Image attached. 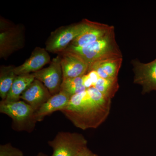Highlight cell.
I'll use <instances>...</instances> for the list:
<instances>
[{"mask_svg":"<svg viewBox=\"0 0 156 156\" xmlns=\"http://www.w3.org/2000/svg\"><path fill=\"white\" fill-rule=\"evenodd\" d=\"M111 100L92 87L72 96L67 106L60 112L76 128L95 129L108 117Z\"/></svg>","mask_w":156,"mask_h":156,"instance_id":"1","label":"cell"},{"mask_svg":"<svg viewBox=\"0 0 156 156\" xmlns=\"http://www.w3.org/2000/svg\"><path fill=\"white\" fill-rule=\"evenodd\" d=\"M65 50L79 55L89 66L105 59L123 57L115 37L114 28L102 38L83 47L69 46Z\"/></svg>","mask_w":156,"mask_h":156,"instance_id":"2","label":"cell"},{"mask_svg":"<svg viewBox=\"0 0 156 156\" xmlns=\"http://www.w3.org/2000/svg\"><path fill=\"white\" fill-rule=\"evenodd\" d=\"M0 112L10 117L12 120V128L17 131L30 133L34 131L36 123L35 112L23 101L0 102Z\"/></svg>","mask_w":156,"mask_h":156,"instance_id":"3","label":"cell"},{"mask_svg":"<svg viewBox=\"0 0 156 156\" xmlns=\"http://www.w3.org/2000/svg\"><path fill=\"white\" fill-rule=\"evenodd\" d=\"M25 44L24 27L13 24L1 17L0 57L7 59L12 53L23 48Z\"/></svg>","mask_w":156,"mask_h":156,"instance_id":"4","label":"cell"},{"mask_svg":"<svg viewBox=\"0 0 156 156\" xmlns=\"http://www.w3.org/2000/svg\"><path fill=\"white\" fill-rule=\"evenodd\" d=\"M87 139L77 132L60 131L48 145L53 149L52 156H78L83 149L87 147Z\"/></svg>","mask_w":156,"mask_h":156,"instance_id":"5","label":"cell"},{"mask_svg":"<svg viewBox=\"0 0 156 156\" xmlns=\"http://www.w3.org/2000/svg\"><path fill=\"white\" fill-rule=\"evenodd\" d=\"M85 27L83 20L78 23L58 27L51 33L46 42L45 49L50 53H62L82 33Z\"/></svg>","mask_w":156,"mask_h":156,"instance_id":"6","label":"cell"},{"mask_svg":"<svg viewBox=\"0 0 156 156\" xmlns=\"http://www.w3.org/2000/svg\"><path fill=\"white\" fill-rule=\"evenodd\" d=\"M33 74L36 79L41 81L47 87L52 95L58 93L63 80L59 54L52 59L48 67Z\"/></svg>","mask_w":156,"mask_h":156,"instance_id":"7","label":"cell"},{"mask_svg":"<svg viewBox=\"0 0 156 156\" xmlns=\"http://www.w3.org/2000/svg\"><path fill=\"white\" fill-rule=\"evenodd\" d=\"M134 83L141 86L142 93L156 91V58L144 63L137 59L132 60Z\"/></svg>","mask_w":156,"mask_h":156,"instance_id":"8","label":"cell"},{"mask_svg":"<svg viewBox=\"0 0 156 156\" xmlns=\"http://www.w3.org/2000/svg\"><path fill=\"white\" fill-rule=\"evenodd\" d=\"M83 21L85 24L84 30L69 46L75 47L87 46L104 37L114 28L113 26L94 22L87 19H83Z\"/></svg>","mask_w":156,"mask_h":156,"instance_id":"9","label":"cell"},{"mask_svg":"<svg viewBox=\"0 0 156 156\" xmlns=\"http://www.w3.org/2000/svg\"><path fill=\"white\" fill-rule=\"evenodd\" d=\"M63 79L82 77L87 74L89 66L79 55L65 50L59 53Z\"/></svg>","mask_w":156,"mask_h":156,"instance_id":"10","label":"cell"},{"mask_svg":"<svg viewBox=\"0 0 156 156\" xmlns=\"http://www.w3.org/2000/svg\"><path fill=\"white\" fill-rule=\"evenodd\" d=\"M52 96L44 84L35 79L23 93L20 99L29 105L36 112Z\"/></svg>","mask_w":156,"mask_h":156,"instance_id":"11","label":"cell"},{"mask_svg":"<svg viewBox=\"0 0 156 156\" xmlns=\"http://www.w3.org/2000/svg\"><path fill=\"white\" fill-rule=\"evenodd\" d=\"M48 52L45 48L36 47L28 59L21 65L15 67L16 75L33 73L42 69V67L51 61Z\"/></svg>","mask_w":156,"mask_h":156,"instance_id":"12","label":"cell"},{"mask_svg":"<svg viewBox=\"0 0 156 156\" xmlns=\"http://www.w3.org/2000/svg\"><path fill=\"white\" fill-rule=\"evenodd\" d=\"M71 95L64 92L60 91L42 105L35 112V116L37 122L43 121L45 117L49 115L54 112L61 111L67 106Z\"/></svg>","mask_w":156,"mask_h":156,"instance_id":"13","label":"cell"},{"mask_svg":"<svg viewBox=\"0 0 156 156\" xmlns=\"http://www.w3.org/2000/svg\"><path fill=\"white\" fill-rule=\"evenodd\" d=\"M122 61L123 57H120L98 62L89 68L88 73L90 71H95L100 78L103 79L118 78Z\"/></svg>","mask_w":156,"mask_h":156,"instance_id":"14","label":"cell"},{"mask_svg":"<svg viewBox=\"0 0 156 156\" xmlns=\"http://www.w3.org/2000/svg\"><path fill=\"white\" fill-rule=\"evenodd\" d=\"M35 79V78L33 73L16 76L11 90L5 100L9 101L20 100L21 95Z\"/></svg>","mask_w":156,"mask_h":156,"instance_id":"15","label":"cell"},{"mask_svg":"<svg viewBox=\"0 0 156 156\" xmlns=\"http://www.w3.org/2000/svg\"><path fill=\"white\" fill-rule=\"evenodd\" d=\"M14 66H2L0 68V97L5 100L13 85L16 75Z\"/></svg>","mask_w":156,"mask_h":156,"instance_id":"16","label":"cell"},{"mask_svg":"<svg viewBox=\"0 0 156 156\" xmlns=\"http://www.w3.org/2000/svg\"><path fill=\"white\" fill-rule=\"evenodd\" d=\"M94 87L104 95L112 99L119 89L118 78L112 79L100 78Z\"/></svg>","mask_w":156,"mask_h":156,"instance_id":"17","label":"cell"},{"mask_svg":"<svg viewBox=\"0 0 156 156\" xmlns=\"http://www.w3.org/2000/svg\"><path fill=\"white\" fill-rule=\"evenodd\" d=\"M86 90L87 89L83 84L82 77H80L63 79L60 91L66 92L72 96Z\"/></svg>","mask_w":156,"mask_h":156,"instance_id":"18","label":"cell"},{"mask_svg":"<svg viewBox=\"0 0 156 156\" xmlns=\"http://www.w3.org/2000/svg\"><path fill=\"white\" fill-rule=\"evenodd\" d=\"M0 156H24V154L11 143H8L0 145Z\"/></svg>","mask_w":156,"mask_h":156,"instance_id":"19","label":"cell"},{"mask_svg":"<svg viewBox=\"0 0 156 156\" xmlns=\"http://www.w3.org/2000/svg\"><path fill=\"white\" fill-rule=\"evenodd\" d=\"M82 79H83V84L87 89H89L90 87H93L92 80L87 74L83 76H82Z\"/></svg>","mask_w":156,"mask_h":156,"instance_id":"20","label":"cell"},{"mask_svg":"<svg viewBox=\"0 0 156 156\" xmlns=\"http://www.w3.org/2000/svg\"><path fill=\"white\" fill-rule=\"evenodd\" d=\"M87 74L92 80L93 87H94L96 83H97L98 80H99L100 77L98 74L94 70L90 71Z\"/></svg>","mask_w":156,"mask_h":156,"instance_id":"21","label":"cell"},{"mask_svg":"<svg viewBox=\"0 0 156 156\" xmlns=\"http://www.w3.org/2000/svg\"><path fill=\"white\" fill-rule=\"evenodd\" d=\"M78 156H98L97 154L94 153L88 147L82 150Z\"/></svg>","mask_w":156,"mask_h":156,"instance_id":"22","label":"cell"},{"mask_svg":"<svg viewBox=\"0 0 156 156\" xmlns=\"http://www.w3.org/2000/svg\"><path fill=\"white\" fill-rule=\"evenodd\" d=\"M48 156V155L44 153L43 152H39L38 154H37V155H36L35 156Z\"/></svg>","mask_w":156,"mask_h":156,"instance_id":"23","label":"cell"}]
</instances>
